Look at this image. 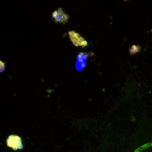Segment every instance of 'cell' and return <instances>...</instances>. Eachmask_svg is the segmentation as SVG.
I'll use <instances>...</instances> for the list:
<instances>
[{
	"label": "cell",
	"instance_id": "3",
	"mask_svg": "<svg viewBox=\"0 0 152 152\" xmlns=\"http://www.w3.org/2000/svg\"><path fill=\"white\" fill-rule=\"evenodd\" d=\"M52 16L55 20L58 23H65L67 21L68 16L66 14H65L61 8H59L58 10L55 11L52 13Z\"/></svg>",
	"mask_w": 152,
	"mask_h": 152
},
{
	"label": "cell",
	"instance_id": "2",
	"mask_svg": "<svg viewBox=\"0 0 152 152\" xmlns=\"http://www.w3.org/2000/svg\"><path fill=\"white\" fill-rule=\"evenodd\" d=\"M69 36L71 42L75 46H80L82 47H85L86 46H87V41L84 40V39L83 37H81L78 33H75L74 31H69Z\"/></svg>",
	"mask_w": 152,
	"mask_h": 152
},
{
	"label": "cell",
	"instance_id": "1",
	"mask_svg": "<svg viewBox=\"0 0 152 152\" xmlns=\"http://www.w3.org/2000/svg\"><path fill=\"white\" fill-rule=\"evenodd\" d=\"M7 145L14 150L23 148L21 138L16 135H10L7 140Z\"/></svg>",
	"mask_w": 152,
	"mask_h": 152
}]
</instances>
